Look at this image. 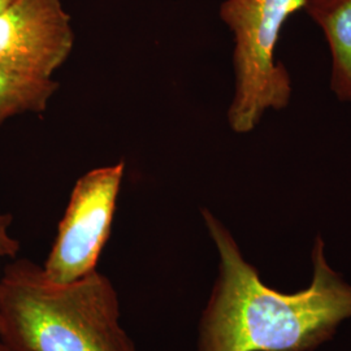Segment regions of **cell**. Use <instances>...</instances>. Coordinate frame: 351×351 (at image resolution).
<instances>
[{
    "label": "cell",
    "instance_id": "6da1fadb",
    "mask_svg": "<svg viewBox=\"0 0 351 351\" xmlns=\"http://www.w3.org/2000/svg\"><path fill=\"white\" fill-rule=\"evenodd\" d=\"M219 258V276L202 314L198 351H313L351 317V285L326 263L324 241L313 249V284L284 294L264 285L258 269L210 210L202 208Z\"/></svg>",
    "mask_w": 351,
    "mask_h": 351
},
{
    "label": "cell",
    "instance_id": "277c9868",
    "mask_svg": "<svg viewBox=\"0 0 351 351\" xmlns=\"http://www.w3.org/2000/svg\"><path fill=\"white\" fill-rule=\"evenodd\" d=\"M125 162L95 168L80 177L72 190L49 256L42 265L53 284H69L98 269L111 236Z\"/></svg>",
    "mask_w": 351,
    "mask_h": 351
},
{
    "label": "cell",
    "instance_id": "8992f818",
    "mask_svg": "<svg viewBox=\"0 0 351 351\" xmlns=\"http://www.w3.org/2000/svg\"><path fill=\"white\" fill-rule=\"evenodd\" d=\"M304 11L319 26L330 51V90L351 103V0H307Z\"/></svg>",
    "mask_w": 351,
    "mask_h": 351
},
{
    "label": "cell",
    "instance_id": "7a4b0ae2",
    "mask_svg": "<svg viewBox=\"0 0 351 351\" xmlns=\"http://www.w3.org/2000/svg\"><path fill=\"white\" fill-rule=\"evenodd\" d=\"M0 339L17 351H138L121 326L120 300L99 269L53 284L29 259L0 281Z\"/></svg>",
    "mask_w": 351,
    "mask_h": 351
},
{
    "label": "cell",
    "instance_id": "30bf717a",
    "mask_svg": "<svg viewBox=\"0 0 351 351\" xmlns=\"http://www.w3.org/2000/svg\"><path fill=\"white\" fill-rule=\"evenodd\" d=\"M14 0H0V12H3L7 7H10Z\"/></svg>",
    "mask_w": 351,
    "mask_h": 351
},
{
    "label": "cell",
    "instance_id": "52a82bcc",
    "mask_svg": "<svg viewBox=\"0 0 351 351\" xmlns=\"http://www.w3.org/2000/svg\"><path fill=\"white\" fill-rule=\"evenodd\" d=\"M59 90L52 78H34L0 68V126L13 116L45 112Z\"/></svg>",
    "mask_w": 351,
    "mask_h": 351
},
{
    "label": "cell",
    "instance_id": "ba28073f",
    "mask_svg": "<svg viewBox=\"0 0 351 351\" xmlns=\"http://www.w3.org/2000/svg\"><path fill=\"white\" fill-rule=\"evenodd\" d=\"M12 220L11 213H0V259L14 258L20 251V242L12 237L10 233ZM0 281H1V275H0ZM0 332H1V319H0Z\"/></svg>",
    "mask_w": 351,
    "mask_h": 351
},
{
    "label": "cell",
    "instance_id": "5b68a950",
    "mask_svg": "<svg viewBox=\"0 0 351 351\" xmlns=\"http://www.w3.org/2000/svg\"><path fill=\"white\" fill-rule=\"evenodd\" d=\"M75 46V32L62 0H14L0 12V68L51 78Z\"/></svg>",
    "mask_w": 351,
    "mask_h": 351
},
{
    "label": "cell",
    "instance_id": "3957f363",
    "mask_svg": "<svg viewBox=\"0 0 351 351\" xmlns=\"http://www.w3.org/2000/svg\"><path fill=\"white\" fill-rule=\"evenodd\" d=\"M307 0H226L220 19L233 33L234 94L228 108V124L247 134L261 124L264 113L281 111L291 99L293 85L285 65L276 59L282 26Z\"/></svg>",
    "mask_w": 351,
    "mask_h": 351
},
{
    "label": "cell",
    "instance_id": "9c48e42d",
    "mask_svg": "<svg viewBox=\"0 0 351 351\" xmlns=\"http://www.w3.org/2000/svg\"><path fill=\"white\" fill-rule=\"evenodd\" d=\"M0 351H17L13 349L12 346H10L8 343H5L3 339H0Z\"/></svg>",
    "mask_w": 351,
    "mask_h": 351
}]
</instances>
